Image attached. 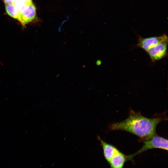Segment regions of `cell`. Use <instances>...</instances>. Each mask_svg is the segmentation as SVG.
I'll list each match as a JSON object with an SVG mask.
<instances>
[{"label":"cell","mask_w":168,"mask_h":168,"mask_svg":"<svg viewBox=\"0 0 168 168\" xmlns=\"http://www.w3.org/2000/svg\"><path fill=\"white\" fill-rule=\"evenodd\" d=\"M163 120L161 117L147 118L131 110L126 119L111 124L110 128L112 130L127 131L145 140L156 135L157 125Z\"/></svg>","instance_id":"obj_1"},{"label":"cell","mask_w":168,"mask_h":168,"mask_svg":"<svg viewBox=\"0 0 168 168\" xmlns=\"http://www.w3.org/2000/svg\"><path fill=\"white\" fill-rule=\"evenodd\" d=\"M4 1L7 13L18 20L24 26L35 18L36 7L32 0H4Z\"/></svg>","instance_id":"obj_2"},{"label":"cell","mask_w":168,"mask_h":168,"mask_svg":"<svg viewBox=\"0 0 168 168\" xmlns=\"http://www.w3.org/2000/svg\"><path fill=\"white\" fill-rule=\"evenodd\" d=\"M153 148H160L167 151L168 140L156 135L144 140L142 148L136 153L126 156V161L132 160L136 156Z\"/></svg>","instance_id":"obj_3"},{"label":"cell","mask_w":168,"mask_h":168,"mask_svg":"<svg viewBox=\"0 0 168 168\" xmlns=\"http://www.w3.org/2000/svg\"><path fill=\"white\" fill-rule=\"evenodd\" d=\"M168 42L166 35L161 41L146 51L152 61L159 60L166 56Z\"/></svg>","instance_id":"obj_4"},{"label":"cell","mask_w":168,"mask_h":168,"mask_svg":"<svg viewBox=\"0 0 168 168\" xmlns=\"http://www.w3.org/2000/svg\"><path fill=\"white\" fill-rule=\"evenodd\" d=\"M166 35V34H164L158 36L146 38H142L138 35V42L137 46L142 49L146 52L161 41Z\"/></svg>","instance_id":"obj_5"},{"label":"cell","mask_w":168,"mask_h":168,"mask_svg":"<svg viewBox=\"0 0 168 168\" xmlns=\"http://www.w3.org/2000/svg\"><path fill=\"white\" fill-rule=\"evenodd\" d=\"M126 161V156L118 149L109 162L112 168H123Z\"/></svg>","instance_id":"obj_6"},{"label":"cell","mask_w":168,"mask_h":168,"mask_svg":"<svg viewBox=\"0 0 168 168\" xmlns=\"http://www.w3.org/2000/svg\"><path fill=\"white\" fill-rule=\"evenodd\" d=\"M97 138L103 148L104 157L109 162L118 149L114 146L103 141L99 136H97Z\"/></svg>","instance_id":"obj_7"}]
</instances>
